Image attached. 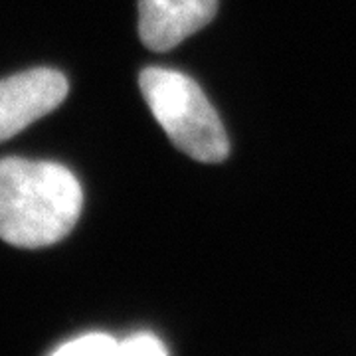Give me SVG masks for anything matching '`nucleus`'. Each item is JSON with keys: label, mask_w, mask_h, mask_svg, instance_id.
Here are the masks:
<instances>
[{"label": "nucleus", "mask_w": 356, "mask_h": 356, "mask_svg": "<svg viewBox=\"0 0 356 356\" xmlns=\"http://www.w3.org/2000/svg\"><path fill=\"white\" fill-rule=\"evenodd\" d=\"M83 191L64 165L6 156L0 161V238L38 250L62 242L76 228Z\"/></svg>", "instance_id": "1"}, {"label": "nucleus", "mask_w": 356, "mask_h": 356, "mask_svg": "<svg viewBox=\"0 0 356 356\" xmlns=\"http://www.w3.org/2000/svg\"><path fill=\"white\" fill-rule=\"evenodd\" d=\"M67 79L50 67L28 70L0 79V143L60 107L67 97Z\"/></svg>", "instance_id": "3"}, {"label": "nucleus", "mask_w": 356, "mask_h": 356, "mask_svg": "<svg viewBox=\"0 0 356 356\" xmlns=\"http://www.w3.org/2000/svg\"><path fill=\"white\" fill-rule=\"evenodd\" d=\"M218 0H139V34L154 51H166L210 24Z\"/></svg>", "instance_id": "4"}, {"label": "nucleus", "mask_w": 356, "mask_h": 356, "mask_svg": "<svg viewBox=\"0 0 356 356\" xmlns=\"http://www.w3.org/2000/svg\"><path fill=\"white\" fill-rule=\"evenodd\" d=\"M143 97L168 139L200 163H222L229 143L216 109L200 86L175 70L147 67L139 77Z\"/></svg>", "instance_id": "2"}, {"label": "nucleus", "mask_w": 356, "mask_h": 356, "mask_svg": "<svg viewBox=\"0 0 356 356\" xmlns=\"http://www.w3.org/2000/svg\"><path fill=\"white\" fill-rule=\"evenodd\" d=\"M56 356H111L119 355V341L107 332H89L54 348Z\"/></svg>", "instance_id": "5"}, {"label": "nucleus", "mask_w": 356, "mask_h": 356, "mask_svg": "<svg viewBox=\"0 0 356 356\" xmlns=\"http://www.w3.org/2000/svg\"><path fill=\"white\" fill-rule=\"evenodd\" d=\"M121 356H165L166 348L151 332H137L125 341H119Z\"/></svg>", "instance_id": "6"}]
</instances>
